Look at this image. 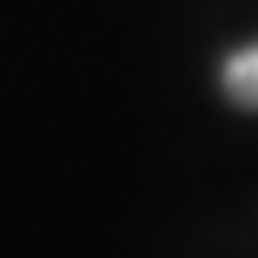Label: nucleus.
Wrapping results in <instances>:
<instances>
[{
    "label": "nucleus",
    "instance_id": "1",
    "mask_svg": "<svg viewBox=\"0 0 258 258\" xmlns=\"http://www.w3.org/2000/svg\"><path fill=\"white\" fill-rule=\"evenodd\" d=\"M224 91L241 108H258V43L241 47L224 60Z\"/></svg>",
    "mask_w": 258,
    "mask_h": 258
}]
</instances>
